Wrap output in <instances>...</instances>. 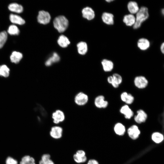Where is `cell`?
Segmentation results:
<instances>
[{
	"label": "cell",
	"instance_id": "cell-12",
	"mask_svg": "<svg viewBox=\"0 0 164 164\" xmlns=\"http://www.w3.org/2000/svg\"><path fill=\"white\" fill-rule=\"evenodd\" d=\"M120 112L123 114L126 119H130L133 115L134 112L127 104H125L121 107L120 110Z\"/></svg>",
	"mask_w": 164,
	"mask_h": 164
},
{
	"label": "cell",
	"instance_id": "cell-9",
	"mask_svg": "<svg viewBox=\"0 0 164 164\" xmlns=\"http://www.w3.org/2000/svg\"><path fill=\"white\" fill-rule=\"evenodd\" d=\"M94 104L95 106L99 108H104L108 105V102L105 100L104 97L102 95H100L95 98Z\"/></svg>",
	"mask_w": 164,
	"mask_h": 164
},
{
	"label": "cell",
	"instance_id": "cell-16",
	"mask_svg": "<svg viewBox=\"0 0 164 164\" xmlns=\"http://www.w3.org/2000/svg\"><path fill=\"white\" fill-rule=\"evenodd\" d=\"M101 64L104 70L106 72H110L113 69V63L110 60L106 59H104L101 61Z\"/></svg>",
	"mask_w": 164,
	"mask_h": 164
},
{
	"label": "cell",
	"instance_id": "cell-36",
	"mask_svg": "<svg viewBox=\"0 0 164 164\" xmlns=\"http://www.w3.org/2000/svg\"><path fill=\"white\" fill-rule=\"evenodd\" d=\"M108 82L110 84H111L113 82L114 80L112 76H109L107 78Z\"/></svg>",
	"mask_w": 164,
	"mask_h": 164
},
{
	"label": "cell",
	"instance_id": "cell-30",
	"mask_svg": "<svg viewBox=\"0 0 164 164\" xmlns=\"http://www.w3.org/2000/svg\"><path fill=\"white\" fill-rule=\"evenodd\" d=\"M8 32L11 35H18L19 33V31L16 26L12 25L9 26Z\"/></svg>",
	"mask_w": 164,
	"mask_h": 164
},
{
	"label": "cell",
	"instance_id": "cell-8",
	"mask_svg": "<svg viewBox=\"0 0 164 164\" xmlns=\"http://www.w3.org/2000/svg\"><path fill=\"white\" fill-rule=\"evenodd\" d=\"M63 129L59 126H55L52 127L50 132V135L51 137L55 139L61 138L62 136Z\"/></svg>",
	"mask_w": 164,
	"mask_h": 164
},
{
	"label": "cell",
	"instance_id": "cell-4",
	"mask_svg": "<svg viewBox=\"0 0 164 164\" xmlns=\"http://www.w3.org/2000/svg\"><path fill=\"white\" fill-rule=\"evenodd\" d=\"M88 100V97L87 95L82 92H80L77 94L74 98L75 103L79 106L85 105Z\"/></svg>",
	"mask_w": 164,
	"mask_h": 164
},
{
	"label": "cell",
	"instance_id": "cell-1",
	"mask_svg": "<svg viewBox=\"0 0 164 164\" xmlns=\"http://www.w3.org/2000/svg\"><path fill=\"white\" fill-rule=\"evenodd\" d=\"M149 17L148 9L144 6L141 7L138 12L136 13L135 22L133 26L134 29L139 28L141 26L142 24Z\"/></svg>",
	"mask_w": 164,
	"mask_h": 164
},
{
	"label": "cell",
	"instance_id": "cell-35",
	"mask_svg": "<svg viewBox=\"0 0 164 164\" xmlns=\"http://www.w3.org/2000/svg\"><path fill=\"white\" fill-rule=\"evenodd\" d=\"M87 164H99V163L96 160L91 159L88 161Z\"/></svg>",
	"mask_w": 164,
	"mask_h": 164
},
{
	"label": "cell",
	"instance_id": "cell-21",
	"mask_svg": "<svg viewBox=\"0 0 164 164\" xmlns=\"http://www.w3.org/2000/svg\"><path fill=\"white\" fill-rule=\"evenodd\" d=\"M57 43L59 46L63 48L66 47L70 43L68 38L63 35H61L59 36Z\"/></svg>",
	"mask_w": 164,
	"mask_h": 164
},
{
	"label": "cell",
	"instance_id": "cell-34",
	"mask_svg": "<svg viewBox=\"0 0 164 164\" xmlns=\"http://www.w3.org/2000/svg\"><path fill=\"white\" fill-rule=\"evenodd\" d=\"M6 164H18L17 161L10 156L8 157L5 161Z\"/></svg>",
	"mask_w": 164,
	"mask_h": 164
},
{
	"label": "cell",
	"instance_id": "cell-10",
	"mask_svg": "<svg viewBox=\"0 0 164 164\" xmlns=\"http://www.w3.org/2000/svg\"><path fill=\"white\" fill-rule=\"evenodd\" d=\"M137 114L134 118L135 121L138 123L140 124L145 122L147 118V113L142 109H139L137 112Z\"/></svg>",
	"mask_w": 164,
	"mask_h": 164
},
{
	"label": "cell",
	"instance_id": "cell-32",
	"mask_svg": "<svg viewBox=\"0 0 164 164\" xmlns=\"http://www.w3.org/2000/svg\"><path fill=\"white\" fill-rule=\"evenodd\" d=\"M112 76L115 83L119 85L122 83V78L120 74L117 73H114Z\"/></svg>",
	"mask_w": 164,
	"mask_h": 164
},
{
	"label": "cell",
	"instance_id": "cell-28",
	"mask_svg": "<svg viewBox=\"0 0 164 164\" xmlns=\"http://www.w3.org/2000/svg\"><path fill=\"white\" fill-rule=\"evenodd\" d=\"M19 164H36L34 159L29 155L23 156L19 162Z\"/></svg>",
	"mask_w": 164,
	"mask_h": 164
},
{
	"label": "cell",
	"instance_id": "cell-13",
	"mask_svg": "<svg viewBox=\"0 0 164 164\" xmlns=\"http://www.w3.org/2000/svg\"><path fill=\"white\" fill-rule=\"evenodd\" d=\"M82 12L83 17L88 20H92L94 17V12L93 10L89 7H86L84 8Z\"/></svg>",
	"mask_w": 164,
	"mask_h": 164
},
{
	"label": "cell",
	"instance_id": "cell-3",
	"mask_svg": "<svg viewBox=\"0 0 164 164\" xmlns=\"http://www.w3.org/2000/svg\"><path fill=\"white\" fill-rule=\"evenodd\" d=\"M134 83L136 87L139 89H143L147 87L148 81L144 76H138L135 77Z\"/></svg>",
	"mask_w": 164,
	"mask_h": 164
},
{
	"label": "cell",
	"instance_id": "cell-27",
	"mask_svg": "<svg viewBox=\"0 0 164 164\" xmlns=\"http://www.w3.org/2000/svg\"><path fill=\"white\" fill-rule=\"evenodd\" d=\"M10 70L5 65H0V76L4 77H8L10 75Z\"/></svg>",
	"mask_w": 164,
	"mask_h": 164
},
{
	"label": "cell",
	"instance_id": "cell-33",
	"mask_svg": "<svg viewBox=\"0 0 164 164\" xmlns=\"http://www.w3.org/2000/svg\"><path fill=\"white\" fill-rule=\"evenodd\" d=\"M134 100V98L133 96L131 94L128 93L124 102L126 104H131L133 103Z\"/></svg>",
	"mask_w": 164,
	"mask_h": 164
},
{
	"label": "cell",
	"instance_id": "cell-5",
	"mask_svg": "<svg viewBox=\"0 0 164 164\" xmlns=\"http://www.w3.org/2000/svg\"><path fill=\"white\" fill-rule=\"evenodd\" d=\"M50 15L48 12L43 10L39 12L37 20L39 23L43 24H47L50 22Z\"/></svg>",
	"mask_w": 164,
	"mask_h": 164
},
{
	"label": "cell",
	"instance_id": "cell-22",
	"mask_svg": "<svg viewBox=\"0 0 164 164\" xmlns=\"http://www.w3.org/2000/svg\"><path fill=\"white\" fill-rule=\"evenodd\" d=\"M8 9L11 11L17 13H21L23 11L22 6L16 3H12L9 4Z\"/></svg>",
	"mask_w": 164,
	"mask_h": 164
},
{
	"label": "cell",
	"instance_id": "cell-23",
	"mask_svg": "<svg viewBox=\"0 0 164 164\" xmlns=\"http://www.w3.org/2000/svg\"><path fill=\"white\" fill-rule=\"evenodd\" d=\"M60 60V57L58 54L56 53H54L52 56L46 61L45 64L47 66H50L53 63L57 62Z\"/></svg>",
	"mask_w": 164,
	"mask_h": 164
},
{
	"label": "cell",
	"instance_id": "cell-18",
	"mask_svg": "<svg viewBox=\"0 0 164 164\" xmlns=\"http://www.w3.org/2000/svg\"><path fill=\"white\" fill-rule=\"evenodd\" d=\"M127 8L131 14L133 15L136 14L139 9L138 4L135 1L129 2L128 4Z\"/></svg>",
	"mask_w": 164,
	"mask_h": 164
},
{
	"label": "cell",
	"instance_id": "cell-6",
	"mask_svg": "<svg viewBox=\"0 0 164 164\" xmlns=\"http://www.w3.org/2000/svg\"><path fill=\"white\" fill-rule=\"evenodd\" d=\"M73 159L77 163H81L85 162L87 160L85 152L82 150H77L73 155Z\"/></svg>",
	"mask_w": 164,
	"mask_h": 164
},
{
	"label": "cell",
	"instance_id": "cell-2",
	"mask_svg": "<svg viewBox=\"0 0 164 164\" xmlns=\"http://www.w3.org/2000/svg\"><path fill=\"white\" fill-rule=\"evenodd\" d=\"M54 28L59 32H64L68 25V21L64 16L60 15L56 17L53 21Z\"/></svg>",
	"mask_w": 164,
	"mask_h": 164
},
{
	"label": "cell",
	"instance_id": "cell-29",
	"mask_svg": "<svg viewBox=\"0 0 164 164\" xmlns=\"http://www.w3.org/2000/svg\"><path fill=\"white\" fill-rule=\"evenodd\" d=\"M152 140L157 143L161 142L163 140V136L160 133L155 132L152 135Z\"/></svg>",
	"mask_w": 164,
	"mask_h": 164
},
{
	"label": "cell",
	"instance_id": "cell-14",
	"mask_svg": "<svg viewBox=\"0 0 164 164\" xmlns=\"http://www.w3.org/2000/svg\"><path fill=\"white\" fill-rule=\"evenodd\" d=\"M114 15L112 14L107 12L103 13L102 15V19L103 21L108 25H112L114 24Z\"/></svg>",
	"mask_w": 164,
	"mask_h": 164
},
{
	"label": "cell",
	"instance_id": "cell-17",
	"mask_svg": "<svg viewBox=\"0 0 164 164\" xmlns=\"http://www.w3.org/2000/svg\"><path fill=\"white\" fill-rule=\"evenodd\" d=\"M123 22L128 26H133L135 23V17L132 14L125 15L124 17Z\"/></svg>",
	"mask_w": 164,
	"mask_h": 164
},
{
	"label": "cell",
	"instance_id": "cell-39",
	"mask_svg": "<svg viewBox=\"0 0 164 164\" xmlns=\"http://www.w3.org/2000/svg\"><path fill=\"white\" fill-rule=\"evenodd\" d=\"M162 14H163V15L164 14V9H162Z\"/></svg>",
	"mask_w": 164,
	"mask_h": 164
},
{
	"label": "cell",
	"instance_id": "cell-37",
	"mask_svg": "<svg viewBox=\"0 0 164 164\" xmlns=\"http://www.w3.org/2000/svg\"><path fill=\"white\" fill-rule=\"evenodd\" d=\"M164 43H163L161 45V46H160V50L161 52L163 53L164 54Z\"/></svg>",
	"mask_w": 164,
	"mask_h": 164
},
{
	"label": "cell",
	"instance_id": "cell-24",
	"mask_svg": "<svg viewBox=\"0 0 164 164\" xmlns=\"http://www.w3.org/2000/svg\"><path fill=\"white\" fill-rule=\"evenodd\" d=\"M114 130L115 133L120 135H123L125 131V126L120 123H116L114 127Z\"/></svg>",
	"mask_w": 164,
	"mask_h": 164
},
{
	"label": "cell",
	"instance_id": "cell-38",
	"mask_svg": "<svg viewBox=\"0 0 164 164\" xmlns=\"http://www.w3.org/2000/svg\"><path fill=\"white\" fill-rule=\"evenodd\" d=\"M113 1V0H106V1L107 2H112Z\"/></svg>",
	"mask_w": 164,
	"mask_h": 164
},
{
	"label": "cell",
	"instance_id": "cell-7",
	"mask_svg": "<svg viewBox=\"0 0 164 164\" xmlns=\"http://www.w3.org/2000/svg\"><path fill=\"white\" fill-rule=\"evenodd\" d=\"M52 117L53 123L56 124H58L63 121L65 118L64 113L60 110H57L53 112Z\"/></svg>",
	"mask_w": 164,
	"mask_h": 164
},
{
	"label": "cell",
	"instance_id": "cell-15",
	"mask_svg": "<svg viewBox=\"0 0 164 164\" xmlns=\"http://www.w3.org/2000/svg\"><path fill=\"white\" fill-rule=\"evenodd\" d=\"M150 45L149 41L145 38L140 39L137 42L138 47L141 50H145L148 49Z\"/></svg>",
	"mask_w": 164,
	"mask_h": 164
},
{
	"label": "cell",
	"instance_id": "cell-19",
	"mask_svg": "<svg viewBox=\"0 0 164 164\" xmlns=\"http://www.w3.org/2000/svg\"><path fill=\"white\" fill-rule=\"evenodd\" d=\"M9 19L12 23L19 25H23L25 22L24 19L20 16L15 14H11Z\"/></svg>",
	"mask_w": 164,
	"mask_h": 164
},
{
	"label": "cell",
	"instance_id": "cell-26",
	"mask_svg": "<svg viewBox=\"0 0 164 164\" xmlns=\"http://www.w3.org/2000/svg\"><path fill=\"white\" fill-rule=\"evenodd\" d=\"M50 158L51 156L49 154H43L39 162V164H55Z\"/></svg>",
	"mask_w": 164,
	"mask_h": 164
},
{
	"label": "cell",
	"instance_id": "cell-20",
	"mask_svg": "<svg viewBox=\"0 0 164 164\" xmlns=\"http://www.w3.org/2000/svg\"><path fill=\"white\" fill-rule=\"evenodd\" d=\"M22 53L16 51L13 52L10 56V59L12 62L15 63H18L22 58Z\"/></svg>",
	"mask_w": 164,
	"mask_h": 164
},
{
	"label": "cell",
	"instance_id": "cell-31",
	"mask_svg": "<svg viewBox=\"0 0 164 164\" xmlns=\"http://www.w3.org/2000/svg\"><path fill=\"white\" fill-rule=\"evenodd\" d=\"M7 38V34L6 32L2 31L0 32V49L4 45Z\"/></svg>",
	"mask_w": 164,
	"mask_h": 164
},
{
	"label": "cell",
	"instance_id": "cell-11",
	"mask_svg": "<svg viewBox=\"0 0 164 164\" xmlns=\"http://www.w3.org/2000/svg\"><path fill=\"white\" fill-rule=\"evenodd\" d=\"M128 133L129 136L131 138L135 139L138 137L140 132L138 127L136 125H134L128 128Z\"/></svg>",
	"mask_w": 164,
	"mask_h": 164
},
{
	"label": "cell",
	"instance_id": "cell-25",
	"mask_svg": "<svg viewBox=\"0 0 164 164\" xmlns=\"http://www.w3.org/2000/svg\"><path fill=\"white\" fill-rule=\"evenodd\" d=\"M78 53L81 55H84L86 53L87 50V43L84 42H80L77 45Z\"/></svg>",
	"mask_w": 164,
	"mask_h": 164
}]
</instances>
